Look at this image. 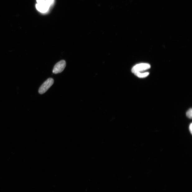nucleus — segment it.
<instances>
[{
    "label": "nucleus",
    "mask_w": 192,
    "mask_h": 192,
    "mask_svg": "<svg viewBox=\"0 0 192 192\" xmlns=\"http://www.w3.org/2000/svg\"><path fill=\"white\" fill-rule=\"evenodd\" d=\"M45 1L50 7L53 5L54 2V0H45Z\"/></svg>",
    "instance_id": "obj_7"
},
{
    "label": "nucleus",
    "mask_w": 192,
    "mask_h": 192,
    "mask_svg": "<svg viewBox=\"0 0 192 192\" xmlns=\"http://www.w3.org/2000/svg\"><path fill=\"white\" fill-rule=\"evenodd\" d=\"M151 68L150 65L148 63H142L136 65L133 67L131 71L133 73L136 72H141L146 71Z\"/></svg>",
    "instance_id": "obj_2"
},
{
    "label": "nucleus",
    "mask_w": 192,
    "mask_h": 192,
    "mask_svg": "<svg viewBox=\"0 0 192 192\" xmlns=\"http://www.w3.org/2000/svg\"><path fill=\"white\" fill-rule=\"evenodd\" d=\"M54 83V80L52 78H49L42 84L40 87L39 92L40 94H43L50 88Z\"/></svg>",
    "instance_id": "obj_1"
},
{
    "label": "nucleus",
    "mask_w": 192,
    "mask_h": 192,
    "mask_svg": "<svg viewBox=\"0 0 192 192\" xmlns=\"http://www.w3.org/2000/svg\"><path fill=\"white\" fill-rule=\"evenodd\" d=\"M66 63L65 61L61 60L57 63L54 67L53 70V73L58 74L63 71L66 67Z\"/></svg>",
    "instance_id": "obj_3"
},
{
    "label": "nucleus",
    "mask_w": 192,
    "mask_h": 192,
    "mask_svg": "<svg viewBox=\"0 0 192 192\" xmlns=\"http://www.w3.org/2000/svg\"><path fill=\"white\" fill-rule=\"evenodd\" d=\"M36 7L37 11L41 13H45L48 12L50 7L45 2L44 3L41 4L37 3Z\"/></svg>",
    "instance_id": "obj_4"
},
{
    "label": "nucleus",
    "mask_w": 192,
    "mask_h": 192,
    "mask_svg": "<svg viewBox=\"0 0 192 192\" xmlns=\"http://www.w3.org/2000/svg\"><path fill=\"white\" fill-rule=\"evenodd\" d=\"M192 123H191L189 126V131H190V133L191 134H192Z\"/></svg>",
    "instance_id": "obj_9"
},
{
    "label": "nucleus",
    "mask_w": 192,
    "mask_h": 192,
    "mask_svg": "<svg viewBox=\"0 0 192 192\" xmlns=\"http://www.w3.org/2000/svg\"><path fill=\"white\" fill-rule=\"evenodd\" d=\"M135 75L140 78H144L148 77L149 75L148 72L145 73H141V72H138L134 73Z\"/></svg>",
    "instance_id": "obj_5"
},
{
    "label": "nucleus",
    "mask_w": 192,
    "mask_h": 192,
    "mask_svg": "<svg viewBox=\"0 0 192 192\" xmlns=\"http://www.w3.org/2000/svg\"><path fill=\"white\" fill-rule=\"evenodd\" d=\"M37 4H41L44 3L45 1V0H36Z\"/></svg>",
    "instance_id": "obj_8"
},
{
    "label": "nucleus",
    "mask_w": 192,
    "mask_h": 192,
    "mask_svg": "<svg viewBox=\"0 0 192 192\" xmlns=\"http://www.w3.org/2000/svg\"><path fill=\"white\" fill-rule=\"evenodd\" d=\"M186 116L189 119H191L192 118V110L191 108L189 109L187 111L186 113Z\"/></svg>",
    "instance_id": "obj_6"
}]
</instances>
